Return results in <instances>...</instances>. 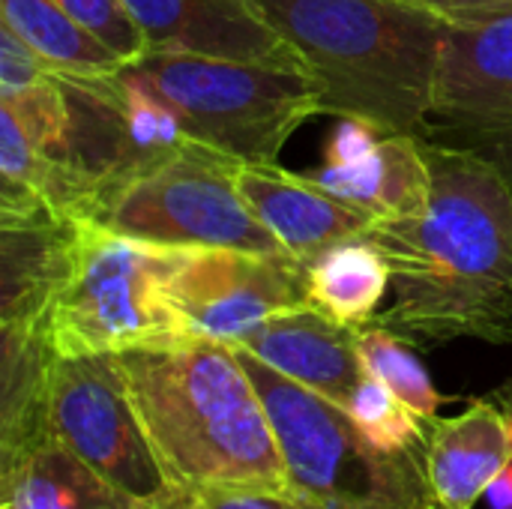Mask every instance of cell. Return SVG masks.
Returning a JSON list of instances; mask_svg holds the SVG:
<instances>
[{
	"label": "cell",
	"mask_w": 512,
	"mask_h": 509,
	"mask_svg": "<svg viewBox=\"0 0 512 509\" xmlns=\"http://www.w3.org/2000/svg\"><path fill=\"white\" fill-rule=\"evenodd\" d=\"M147 509H207L204 501L195 495V492H186L183 498H177L174 504H165V507H147Z\"/></svg>",
	"instance_id": "cell-29"
},
{
	"label": "cell",
	"mask_w": 512,
	"mask_h": 509,
	"mask_svg": "<svg viewBox=\"0 0 512 509\" xmlns=\"http://www.w3.org/2000/svg\"><path fill=\"white\" fill-rule=\"evenodd\" d=\"M512 462V432L492 396L429 429L426 468L444 509H474Z\"/></svg>",
	"instance_id": "cell-16"
},
{
	"label": "cell",
	"mask_w": 512,
	"mask_h": 509,
	"mask_svg": "<svg viewBox=\"0 0 512 509\" xmlns=\"http://www.w3.org/2000/svg\"><path fill=\"white\" fill-rule=\"evenodd\" d=\"M81 27H87L102 45H108L123 66L141 60L150 45L123 0H57Z\"/></svg>",
	"instance_id": "cell-23"
},
{
	"label": "cell",
	"mask_w": 512,
	"mask_h": 509,
	"mask_svg": "<svg viewBox=\"0 0 512 509\" xmlns=\"http://www.w3.org/2000/svg\"><path fill=\"white\" fill-rule=\"evenodd\" d=\"M237 345L339 408H348L366 378L357 330L342 327L312 303L267 318Z\"/></svg>",
	"instance_id": "cell-14"
},
{
	"label": "cell",
	"mask_w": 512,
	"mask_h": 509,
	"mask_svg": "<svg viewBox=\"0 0 512 509\" xmlns=\"http://www.w3.org/2000/svg\"><path fill=\"white\" fill-rule=\"evenodd\" d=\"M420 147L432 177L420 216L378 219L366 234L390 264V306L375 324L411 345L512 342V180L468 147Z\"/></svg>",
	"instance_id": "cell-1"
},
{
	"label": "cell",
	"mask_w": 512,
	"mask_h": 509,
	"mask_svg": "<svg viewBox=\"0 0 512 509\" xmlns=\"http://www.w3.org/2000/svg\"><path fill=\"white\" fill-rule=\"evenodd\" d=\"M207 509H303L291 495L270 492V489H231L213 486L195 492Z\"/></svg>",
	"instance_id": "cell-25"
},
{
	"label": "cell",
	"mask_w": 512,
	"mask_h": 509,
	"mask_svg": "<svg viewBox=\"0 0 512 509\" xmlns=\"http://www.w3.org/2000/svg\"><path fill=\"white\" fill-rule=\"evenodd\" d=\"M150 51L204 54L309 72L255 0H123ZM147 51V54H150Z\"/></svg>",
	"instance_id": "cell-12"
},
{
	"label": "cell",
	"mask_w": 512,
	"mask_h": 509,
	"mask_svg": "<svg viewBox=\"0 0 512 509\" xmlns=\"http://www.w3.org/2000/svg\"><path fill=\"white\" fill-rule=\"evenodd\" d=\"M357 351L369 375H375L396 399H402L426 423H435L438 408L447 402L432 384L426 366L411 351V342L381 324L357 327Z\"/></svg>",
	"instance_id": "cell-21"
},
{
	"label": "cell",
	"mask_w": 512,
	"mask_h": 509,
	"mask_svg": "<svg viewBox=\"0 0 512 509\" xmlns=\"http://www.w3.org/2000/svg\"><path fill=\"white\" fill-rule=\"evenodd\" d=\"M414 3L420 9H429L441 18H447L450 24H471V21H483L501 9H510L512 0H405Z\"/></svg>",
	"instance_id": "cell-26"
},
{
	"label": "cell",
	"mask_w": 512,
	"mask_h": 509,
	"mask_svg": "<svg viewBox=\"0 0 512 509\" xmlns=\"http://www.w3.org/2000/svg\"><path fill=\"white\" fill-rule=\"evenodd\" d=\"M177 258L180 249L78 216L69 273L45 312L51 351L57 357H114L195 339L171 297Z\"/></svg>",
	"instance_id": "cell-5"
},
{
	"label": "cell",
	"mask_w": 512,
	"mask_h": 509,
	"mask_svg": "<svg viewBox=\"0 0 512 509\" xmlns=\"http://www.w3.org/2000/svg\"><path fill=\"white\" fill-rule=\"evenodd\" d=\"M123 72L171 111L189 141L246 165L276 162L300 123L321 114L318 81L300 69L150 51Z\"/></svg>",
	"instance_id": "cell-6"
},
{
	"label": "cell",
	"mask_w": 512,
	"mask_h": 509,
	"mask_svg": "<svg viewBox=\"0 0 512 509\" xmlns=\"http://www.w3.org/2000/svg\"><path fill=\"white\" fill-rule=\"evenodd\" d=\"M171 297L198 339L237 345L267 318L309 303L303 261L288 252L180 249Z\"/></svg>",
	"instance_id": "cell-9"
},
{
	"label": "cell",
	"mask_w": 512,
	"mask_h": 509,
	"mask_svg": "<svg viewBox=\"0 0 512 509\" xmlns=\"http://www.w3.org/2000/svg\"><path fill=\"white\" fill-rule=\"evenodd\" d=\"M51 75L54 69L42 57H36L9 27L0 24V93L27 90Z\"/></svg>",
	"instance_id": "cell-24"
},
{
	"label": "cell",
	"mask_w": 512,
	"mask_h": 509,
	"mask_svg": "<svg viewBox=\"0 0 512 509\" xmlns=\"http://www.w3.org/2000/svg\"><path fill=\"white\" fill-rule=\"evenodd\" d=\"M0 456L45 435L48 384L57 354L45 324H0Z\"/></svg>",
	"instance_id": "cell-18"
},
{
	"label": "cell",
	"mask_w": 512,
	"mask_h": 509,
	"mask_svg": "<svg viewBox=\"0 0 512 509\" xmlns=\"http://www.w3.org/2000/svg\"><path fill=\"white\" fill-rule=\"evenodd\" d=\"M114 363L159 462L183 489L291 495L267 408L231 345L195 336L123 351Z\"/></svg>",
	"instance_id": "cell-2"
},
{
	"label": "cell",
	"mask_w": 512,
	"mask_h": 509,
	"mask_svg": "<svg viewBox=\"0 0 512 509\" xmlns=\"http://www.w3.org/2000/svg\"><path fill=\"white\" fill-rule=\"evenodd\" d=\"M249 372L288 480L303 509H444L426 468V450H384L351 414L231 345Z\"/></svg>",
	"instance_id": "cell-4"
},
{
	"label": "cell",
	"mask_w": 512,
	"mask_h": 509,
	"mask_svg": "<svg viewBox=\"0 0 512 509\" xmlns=\"http://www.w3.org/2000/svg\"><path fill=\"white\" fill-rule=\"evenodd\" d=\"M0 509H147L51 432L0 456Z\"/></svg>",
	"instance_id": "cell-17"
},
{
	"label": "cell",
	"mask_w": 512,
	"mask_h": 509,
	"mask_svg": "<svg viewBox=\"0 0 512 509\" xmlns=\"http://www.w3.org/2000/svg\"><path fill=\"white\" fill-rule=\"evenodd\" d=\"M489 495H492L498 509H512V462L507 465V471L489 486Z\"/></svg>",
	"instance_id": "cell-27"
},
{
	"label": "cell",
	"mask_w": 512,
	"mask_h": 509,
	"mask_svg": "<svg viewBox=\"0 0 512 509\" xmlns=\"http://www.w3.org/2000/svg\"><path fill=\"white\" fill-rule=\"evenodd\" d=\"M237 183L255 216L297 261H309L336 243L366 237L378 222L369 210L336 198L312 177L282 171L276 162L243 165Z\"/></svg>",
	"instance_id": "cell-13"
},
{
	"label": "cell",
	"mask_w": 512,
	"mask_h": 509,
	"mask_svg": "<svg viewBox=\"0 0 512 509\" xmlns=\"http://www.w3.org/2000/svg\"><path fill=\"white\" fill-rule=\"evenodd\" d=\"M345 411L363 429V435L384 450H426L429 447L432 423H426L420 414H414L402 399H396L369 372L360 381V387L351 396Z\"/></svg>",
	"instance_id": "cell-22"
},
{
	"label": "cell",
	"mask_w": 512,
	"mask_h": 509,
	"mask_svg": "<svg viewBox=\"0 0 512 509\" xmlns=\"http://www.w3.org/2000/svg\"><path fill=\"white\" fill-rule=\"evenodd\" d=\"M492 399H495V405L501 408V414L507 417V426H510L512 432V378L504 387H498V390L492 393Z\"/></svg>",
	"instance_id": "cell-28"
},
{
	"label": "cell",
	"mask_w": 512,
	"mask_h": 509,
	"mask_svg": "<svg viewBox=\"0 0 512 509\" xmlns=\"http://www.w3.org/2000/svg\"><path fill=\"white\" fill-rule=\"evenodd\" d=\"M246 162L186 141L102 195L87 219L171 249L285 252L240 192Z\"/></svg>",
	"instance_id": "cell-7"
},
{
	"label": "cell",
	"mask_w": 512,
	"mask_h": 509,
	"mask_svg": "<svg viewBox=\"0 0 512 509\" xmlns=\"http://www.w3.org/2000/svg\"><path fill=\"white\" fill-rule=\"evenodd\" d=\"M45 426L78 459L144 507H165L192 492L159 462L114 357H57Z\"/></svg>",
	"instance_id": "cell-8"
},
{
	"label": "cell",
	"mask_w": 512,
	"mask_h": 509,
	"mask_svg": "<svg viewBox=\"0 0 512 509\" xmlns=\"http://www.w3.org/2000/svg\"><path fill=\"white\" fill-rule=\"evenodd\" d=\"M456 135L512 180V6L450 24L441 42L429 129Z\"/></svg>",
	"instance_id": "cell-10"
},
{
	"label": "cell",
	"mask_w": 512,
	"mask_h": 509,
	"mask_svg": "<svg viewBox=\"0 0 512 509\" xmlns=\"http://www.w3.org/2000/svg\"><path fill=\"white\" fill-rule=\"evenodd\" d=\"M303 57L321 114L423 135L447 18L405 0H255Z\"/></svg>",
	"instance_id": "cell-3"
},
{
	"label": "cell",
	"mask_w": 512,
	"mask_h": 509,
	"mask_svg": "<svg viewBox=\"0 0 512 509\" xmlns=\"http://www.w3.org/2000/svg\"><path fill=\"white\" fill-rule=\"evenodd\" d=\"M306 294L342 327H366L390 291V264L369 237H354L303 261Z\"/></svg>",
	"instance_id": "cell-19"
},
{
	"label": "cell",
	"mask_w": 512,
	"mask_h": 509,
	"mask_svg": "<svg viewBox=\"0 0 512 509\" xmlns=\"http://www.w3.org/2000/svg\"><path fill=\"white\" fill-rule=\"evenodd\" d=\"M0 21L54 72L99 75L123 66V60L57 0H0Z\"/></svg>",
	"instance_id": "cell-20"
},
{
	"label": "cell",
	"mask_w": 512,
	"mask_h": 509,
	"mask_svg": "<svg viewBox=\"0 0 512 509\" xmlns=\"http://www.w3.org/2000/svg\"><path fill=\"white\" fill-rule=\"evenodd\" d=\"M78 216L39 210L0 219V324H45L75 246Z\"/></svg>",
	"instance_id": "cell-15"
},
{
	"label": "cell",
	"mask_w": 512,
	"mask_h": 509,
	"mask_svg": "<svg viewBox=\"0 0 512 509\" xmlns=\"http://www.w3.org/2000/svg\"><path fill=\"white\" fill-rule=\"evenodd\" d=\"M309 177L375 219L420 216L432 195L420 135L384 132L354 117H339L324 150V165Z\"/></svg>",
	"instance_id": "cell-11"
}]
</instances>
